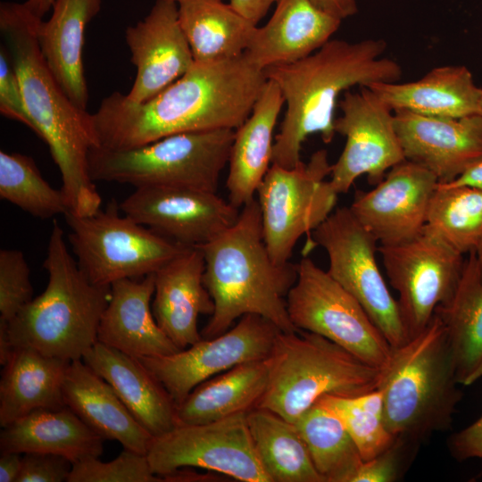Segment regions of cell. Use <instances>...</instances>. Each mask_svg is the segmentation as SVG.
<instances>
[{
  "label": "cell",
  "mask_w": 482,
  "mask_h": 482,
  "mask_svg": "<svg viewBox=\"0 0 482 482\" xmlns=\"http://www.w3.org/2000/svg\"><path fill=\"white\" fill-rule=\"evenodd\" d=\"M267 78L245 55L195 62L147 101L113 92L91 113L98 147L124 150L186 132L234 129L250 115Z\"/></svg>",
  "instance_id": "cell-1"
},
{
  "label": "cell",
  "mask_w": 482,
  "mask_h": 482,
  "mask_svg": "<svg viewBox=\"0 0 482 482\" xmlns=\"http://www.w3.org/2000/svg\"><path fill=\"white\" fill-rule=\"evenodd\" d=\"M42 21L23 4H0L1 36L21 83L31 130L46 142L59 169L68 211L91 215L102 204L88 168L89 152L98 147L91 113L72 103L46 62L37 38Z\"/></svg>",
  "instance_id": "cell-2"
},
{
  "label": "cell",
  "mask_w": 482,
  "mask_h": 482,
  "mask_svg": "<svg viewBox=\"0 0 482 482\" xmlns=\"http://www.w3.org/2000/svg\"><path fill=\"white\" fill-rule=\"evenodd\" d=\"M384 39L358 42L330 39L297 62L264 70L279 87L286 112L273 145L272 164L292 169L301 160L305 139L319 133L324 143L335 137V110L340 95L351 87L376 82H396L402 68L381 55Z\"/></svg>",
  "instance_id": "cell-3"
},
{
  "label": "cell",
  "mask_w": 482,
  "mask_h": 482,
  "mask_svg": "<svg viewBox=\"0 0 482 482\" xmlns=\"http://www.w3.org/2000/svg\"><path fill=\"white\" fill-rule=\"evenodd\" d=\"M198 248L204 259V284L214 303L203 338L223 334L246 314L262 316L282 332L297 331L287 306L297 264H277L271 259L256 199L240 209L232 226Z\"/></svg>",
  "instance_id": "cell-4"
},
{
  "label": "cell",
  "mask_w": 482,
  "mask_h": 482,
  "mask_svg": "<svg viewBox=\"0 0 482 482\" xmlns=\"http://www.w3.org/2000/svg\"><path fill=\"white\" fill-rule=\"evenodd\" d=\"M43 266L48 273L44 292L4 323L11 346L29 347L70 362L81 360L97 342L110 287L89 281L69 252L64 231L55 220Z\"/></svg>",
  "instance_id": "cell-5"
},
{
  "label": "cell",
  "mask_w": 482,
  "mask_h": 482,
  "mask_svg": "<svg viewBox=\"0 0 482 482\" xmlns=\"http://www.w3.org/2000/svg\"><path fill=\"white\" fill-rule=\"evenodd\" d=\"M444 325L435 314L428 325L392 348L382 369L384 420L394 436L420 444L447 430L462 397Z\"/></svg>",
  "instance_id": "cell-6"
},
{
  "label": "cell",
  "mask_w": 482,
  "mask_h": 482,
  "mask_svg": "<svg viewBox=\"0 0 482 482\" xmlns=\"http://www.w3.org/2000/svg\"><path fill=\"white\" fill-rule=\"evenodd\" d=\"M268 363V383L257 407L293 423L321 396L368 393L378 387L382 377V369L303 330L279 332Z\"/></svg>",
  "instance_id": "cell-7"
},
{
  "label": "cell",
  "mask_w": 482,
  "mask_h": 482,
  "mask_svg": "<svg viewBox=\"0 0 482 482\" xmlns=\"http://www.w3.org/2000/svg\"><path fill=\"white\" fill-rule=\"evenodd\" d=\"M234 129L186 132L124 150L93 147L94 181L141 187H179L217 192L229 163Z\"/></svg>",
  "instance_id": "cell-8"
},
{
  "label": "cell",
  "mask_w": 482,
  "mask_h": 482,
  "mask_svg": "<svg viewBox=\"0 0 482 482\" xmlns=\"http://www.w3.org/2000/svg\"><path fill=\"white\" fill-rule=\"evenodd\" d=\"M120 212L119 204L112 200L104 210L91 215L80 216L70 211L64 214L72 253L93 284L111 287L120 279L143 278L190 248Z\"/></svg>",
  "instance_id": "cell-9"
},
{
  "label": "cell",
  "mask_w": 482,
  "mask_h": 482,
  "mask_svg": "<svg viewBox=\"0 0 482 482\" xmlns=\"http://www.w3.org/2000/svg\"><path fill=\"white\" fill-rule=\"evenodd\" d=\"M328 153H313L292 169L271 164L256 195L263 238L277 264L290 262L297 241L310 235L333 212L338 194L327 177Z\"/></svg>",
  "instance_id": "cell-10"
},
{
  "label": "cell",
  "mask_w": 482,
  "mask_h": 482,
  "mask_svg": "<svg viewBox=\"0 0 482 482\" xmlns=\"http://www.w3.org/2000/svg\"><path fill=\"white\" fill-rule=\"evenodd\" d=\"M297 330L320 335L363 362L383 369L392 347L359 302L311 258L297 263V278L287 296Z\"/></svg>",
  "instance_id": "cell-11"
},
{
  "label": "cell",
  "mask_w": 482,
  "mask_h": 482,
  "mask_svg": "<svg viewBox=\"0 0 482 482\" xmlns=\"http://www.w3.org/2000/svg\"><path fill=\"white\" fill-rule=\"evenodd\" d=\"M308 244V248L324 249L328 274L359 302L392 348L410 339L397 300L378 265V241L349 207L333 212L310 235Z\"/></svg>",
  "instance_id": "cell-12"
},
{
  "label": "cell",
  "mask_w": 482,
  "mask_h": 482,
  "mask_svg": "<svg viewBox=\"0 0 482 482\" xmlns=\"http://www.w3.org/2000/svg\"><path fill=\"white\" fill-rule=\"evenodd\" d=\"M246 413L204 424L176 425L154 436L146 453L152 470L161 477L190 467L243 482H270L256 455Z\"/></svg>",
  "instance_id": "cell-13"
},
{
  "label": "cell",
  "mask_w": 482,
  "mask_h": 482,
  "mask_svg": "<svg viewBox=\"0 0 482 482\" xmlns=\"http://www.w3.org/2000/svg\"><path fill=\"white\" fill-rule=\"evenodd\" d=\"M378 253L390 285L399 295L397 303L411 338L453 295L464 264L462 254L425 227L409 241L379 245Z\"/></svg>",
  "instance_id": "cell-14"
},
{
  "label": "cell",
  "mask_w": 482,
  "mask_h": 482,
  "mask_svg": "<svg viewBox=\"0 0 482 482\" xmlns=\"http://www.w3.org/2000/svg\"><path fill=\"white\" fill-rule=\"evenodd\" d=\"M281 330L267 319L246 314L223 334L188 348L137 359L160 381L176 406L202 382L238 364L265 360Z\"/></svg>",
  "instance_id": "cell-15"
},
{
  "label": "cell",
  "mask_w": 482,
  "mask_h": 482,
  "mask_svg": "<svg viewBox=\"0 0 482 482\" xmlns=\"http://www.w3.org/2000/svg\"><path fill=\"white\" fill-rule=\"evenodd\" d=\"M347 90L339 101L342 115L335 120L336 133L345 137V147L332 164L329 182L346 193L362 175L378 184L387 171L405 160L394 112L369 87Z\"/></svg>",
  "instance_id": "cell-16"
},
{
  "label": "cell",
  "mask_w": 482,
  "mask_h": 482,
  "mask_svg": "<svg viewBox=\"0 0 482 482\" xmlns=\"http://www.w3.org/2000/svg\"><path fill=\"white\" fill-rule=\"evenodd\" d=\"M119 207L160 236L190 248L229 229L240 212L217 192L179 187H136Z\"/></svg>",
  "instance_id": "cell-17"
},
{
  "label": "cell",
  "mask_w": 482,
  "mask_h": 482,
  "mask_svg": "<svg viewBox=\"0 0 482 482\" xmlns=\"http://www.w3.org/2000/svg\"><path fill=\"white\" fill-rule=\"evenodd\" d=\"M437 184L428 170L404 160L373 189L357 192L349 209L379 245L403 243L422 232Z\"/></svg>",
  "instance_id": "cell-18"
},
{
  "label": "cell",
  "mask_w": 482,
  "mask_h": 482,
  "mask_svg": "<svg viewBox=\"0 0 482 482\" xmlns=\"http://www.w3.org/2000/svg\"><path fill=\"white\" fill-rule=\"evenodd\" d=\"M125 41L137 69L134 83L126 94L134 102L154 97L195 64L175 1L156 0L143 20L127 28Z\"/></svg>",
  "instance_id": "cell-19"
},
{
  "label": "cell",
  "mask_w": 482,
  "mask_h": 482,
  "mask_svg": "<svg viewBox=\"0 0 482 482\" xmlns=\"http://www.w3.org/2000/svg\"><path fill=\"white\" fill-rule=\"evenodd\" d=\"M396 132L405 160L448 183L482 161V118H441L394 111Z\"/></svg>",
  "instance_id": "cell-20"
},
{
  "label": "cell",
  "mask_w": 482,
  "mask_h": 482,
  "mask_svg": "<svg viewBox=\"0 0 482 482\" xmlns=\"http://www.w3.org/2000/svg\"><path fill=\"white\" fill-rule=\"evenodd\" d=\"M204 259L187 248L154 272L152 311L159 327L180 349L200 341V315H212L213 300L204 284Z\"/></svg>",
  "instance_id": "cell-21"
},
{
  "label": "cell",
  "mask_w": 482,
  "mask_h": 482,
  "mask_svg": "<svg viewBox=\"0 0 482 482\" xmlns=\"http://www.w3.org/2000/svg\"><path fill=\"white\" fill-rule=\"evenodd\" d=\"M341 21L310 0H278L268 22L255 27L244 55L263 71L297 62L329 41Z\"/></svg>",
  "instance_id": "cell-22"
},
{
  "label": "cell",
  "mask_w": 482,
  "mask_h": 482,
  "mask_svg": "<svg viewBox=\"0 0 482 482\" xmlns=\"http://www.w3.org/2000/svg\"><path fill=\"white\" fill-rule=\"evenodd\" d=\"M154 273L113 282L100 320L97 342L137 358L179 352L154 319Z\"/></svg>",
  "instance_id": "cell-23"
},
{
  "label": "cell",
  "mask_w": 482,
  "mask_h": 482,
  "mask_svg": "<svg viewBox=\"0 0 482 482\" xmlns=\"http://www.w3.org/2000/svg\"><path fill=\"white\" fill-rule=\"evenodd\" d=\"M81 360L112 386L153 436L162 435L177 425L175 403L137 357L96 342Z\"/></svg>",
  "instance_id": "cell-24"
},
{
  "label": "cell",
  "mask_w": 482,
  "mask_h": 482,
  "mask_svg": "<svg viewBox=\"0 0 482 482\" xmlns=\"http://www.w3.org/2000/svg\"><path fill=\"white\" fill-rule=\"evenodd\" d=\"M283 104L279 87L267 79L250 115L235 130L226 186L229 201L239 209L255 199L272 164L273 133Z\"/></svg>",
  "instance_id": "cell-25"
},
{
  "label": "cell",
  "mask_w": 482,
  "mask_h": 482,
  "mask_svg": "<svg viewBox=\"0 0 482 482\" xmlns=\"http://www.w3.org/2000/svg\"><path fill=\"white\" fill-rule=\"evenodd\" d=\"M62 393L66 406L104 440L118 441L123 449L146 455L154 436L82 360L71 362Z\"/></svg>",
  "instance_id": "cell-26"
},
{
  "label": "cell",
  "mask_w": 482,
  "mask_h": 482,
  "mask_svg": "<svg viewBox=\"0 0 482 482\" xmlns=\"http://www.w3.org/2000/svg\"><path fill=\"white\" fill-rule=\"evenodd\" d=\"M101 0H55L48 21H41L37 38L54 79L81 110L89 99L84 73L85 29L99 12Z\"/></svg>",
  "instance_id": "cell-27"
},
{
  "label": "cell",
  "mask_w": 482,
  "mask_h": 482,
  "mask_svg": "<svg viewBox=\"0 0 482 482\" xmlns=\"http://www.w3.org/2000/svg\"><path fill=\"white\" fill-rule=\"evenodd\" d=\"M367 87L393 112L441 118L478 114L480 88L463 65L436 67L415 81L376 82Z\"/></svg>",
  "instance_id": "cell-28"
},
{
  "label": "cell",
  "mask_w": 482,
  "mask_h": 482,
  "mask_svg": "<svg viewBox=\"0 0 482 482\" xmlns=\"http://www.w3.org/2000/svg\"><path fill=\"white\" fill-rule=\"evenodd\" d=\"M70 363L29 347L13 348L0 380L1 427L38 409L66 406L62 386Z\"/></svg>",
  "instance_id": "cell-29"
},
{
  "label": "cell",
  "mask_w": 482,
  "mask_h": 482,
  "mask_svg": "<svg viewBox=\"0 0 482 482\" xmlns=\"http://www.w3.org/2000/svg\"><path fill=\"white\" fill-rule=\"evenodd\" d=\"M104 439L68 406L38 409L2 428L1 452L46 453L66 457L72 463L99 458Z\"/></svg>",
  "instance_id": "cell-30"
},
{
  "label": "cell",
  "mask_w": 482,
  "mask_h": 482,
  "mask_svg": "<svg viewBox=\"0 0 482 482\" xmlns=\"http://www.w3.org/2000/svg\"><path fill=\"white\" fill-rule=\"evenodd\" d=\"M435 314L444 325L459 384H473L482 377V277L474 251L453 295Z\"/></svg>",
  "instance_id": "cell-31"
},
{
  "label": "cell",
  "mask_w": 482,
  "mask_h": 482,
  "mask_svg": "<svg viewBox=\"0 0 482 482\" xmlns=\"http://www.w3.org/2000/svg\"><path fill=\"white\" fill-rule=\"evenodd\" d=\"M265 360L238 364L196 386L176 406L177 425L204 424L257 407L268 383Z\"/></svg>",
  "instance_id": "cell-32"
},
{
  "label": "cell",
  "mask_w": 482,
  "mask_h": 482,
  "mask_svg": "<svg viewBox=\"0 0 482 482\" xmlns=\"http://www.w3.org/2000/svg\"><path fill=\"white\" fill-rule=\"evenodd\" d=\"M179 20L195 62L244 54L257 25L222 0H179Z\"/></svg>",
  "instance_id": "cell-33"
},
{
  "label": "cell",
  "mask_w": 482,
  "mask_h": 482,
  "mask_svg": "<svg viewBox=\"0 0 482 482\" xmlns=\"http://www.w3.org/2000/svg\"><path fill=\"white\" fill-rule=\"evenodd\" d=\"M246 420L256 455L270 482H324L295 423L260 407L249 411Z\"/></svg>",
  "instance_id": "cell-34"
},
{
  "label": "cell",
  "mask_w": 482,
  "mask_h": 482,
  "mask_svg": "<svg viewBox=\"0 0 482 482\" xmlns=\"http://www.w3.org/2000/svg\"><path fill=\"white\" fill-rule=\"evenodd\" d=\"M295 425L324 482H353L363 460L341 420L316 403Z\"/></svg>",
  "instance_id": "cell-35"
},
{
  "label": "cell",
  "mask_w": 482,
  "mask_h": 482,
  "mask_svg": "<svg viewBox=\"0 0 482 482\" xmlns=\"http://www.w3.org/2000/svg\"><path fill=\"white\" fill-rule=\"evenodd\" d=\"M425 228L462 255L475 251L482 239V190L438 183Z\"/></svg>",
  "instance_id": "cell-36"
},
{
  "label": "cell",
  "mask_w": 482,
  "mask_h": 482,
  "mask_svg": "<svg viewBox=\"0 0 482 482\" xmlns=\"http://www.w3.org/2000/svg\"><path fill=\"white\" fill-rule=\"evenodd\" d=\"M0 197L39 219L68 212L62 189L51 187L31 157L18 153L0 152Z\"/></svg>",
  "instance_id": "cell-37"
},
{
  "label": "cell",
  "mask_w": 482,
  "mask_h": 482,
  "mask_svg": "<svg viewBox=\"0 0 482 482\" xmlns=\"http://www.w3.org/2000/svg\"><path fill=\"white\" fill-rule=\"evenodd\" d=\"M317 403L341 420L363 461L378 455L393 443L395 436L384 420V397L379 387L350 397L326 395Z\"/></svg>",
  "instance_id": "cell-38"
},
{
  "label": "cell",
  "mask_w": 482,
  "mask_h": 482,
  "mask_svg": "<svg viewBox=\"0 0 482 482\" xmlns=\"http://www.w3.org/2000/svg\"><path fill=\"white\" fill-rule=\"evenodd\" d=\"M145 454L123 449L110 461L97 457L72 463L67 482H158Z\"/></svg>",
  "instance_id": "cell-39"
},
{
  "label": "cell",
  "mask_w": 482,
  "mask_h": 482,
  "mask_svg": "<svg viewBox=\"0 0 482 482\" xmlns=\"http://www.w3.org/2000/svg\"><path fill=\"white\" fill-rule=\"evenodd\" d=\"M29 273L21 251L0 250V322L9 323L33 299Z\"/></svg>",
  "instance_id": "cell-40"
},
{
  "label": "cell",
  "mask_w": 482,
  "mask_h": 482,
  "mask_svg": "<svg viewBox=\"0 0 482 482\" xmlns=\"http://www.w3.org/2000/svg\"><path fill=\"white\" fill-rule=\"evenodd\" d=\"M420 444L401 436L373 458L363 461L353 482H394L402 478Z\"/></svg>",
  "instance_id": "cell-41"
},
{
  "label": "cell",
  "mask_w": 482,
  "mask_h": 482,
  "mask_svg": "<svg viewBox=\"0 0 482 482\" xmlns=\"http://www.w3.org/2000/svg\"><path fill=\"white\" fill-rule=\"evenodd\" d=\"M0 112L32 129L21 83L4 45L0 47Z\"/></svg>",
  "instance_id": "cell-42"
},
{
  "label": "cell",
  "mask_w": 482,
  "mask_h": 482,
  "mask_svg": "<svg viewBox=\"0 0 482 482\" xmlns=\"http://www.w3.org/2000/svg\"><path fill=\"white\" fill-rule=\"evenodd\" d=\"M72 462L64 456L46 453H26L16 482L68 481Z\"/></svg>",
  "instance_id": "cell-43"
},
{
  "label": "cell",
  "mask_w": 482,
  "mask_h": 482,
  "mask_svg": "<svg viewBox=\"0 0 482 482\" xmlns=\"http://www.w3.org/2000/svg\"><path fill=\"white\" fill-rule=\"evenodd\" d=\"M451 454L459 461L482 458V417L448 439Z\"/></svg>",
  "instance_id": "cell-44"
},
{
  "label": "cell",
  "mask_w": 482,
  "mask_h": 482,
  "mask_svg": "<svg viewBox=\"0 0 482 482\" xmlns=\"http://www.w3.org/2000/svg\"><path fill=\"white\" fill-rule=\"evenodd\" d=\"M278 0H229V4L253 24L264 18L273 4Z\"/></svg>",
  "instance_id": "cell-45"
},
{
  "label": "cell",
  "mask_w": 482,
  "mask_h": 482,
  "mask_svg": "<svg viewBox=\"0 0 482 482\" xmlns=\"http://www.w3.org/2000/svg\"><path fill=\"white\" fill-rule=\"evenodd\" d=\"M310 1L320 10L341 21L354 15L358 11L356 0H310Z\"/></svg>",
  "instance_id": "cell-46"
},
{
  "label": "cell",
  "mask_w": 482,
  "mask_h": 482,
  "mask_svg": "<svg viewBox=\"0 0 482 482\" xmlns=\"http://www.w3.org/2000/svg\"><path fill=\"white\" fill-rule=\"evenodd\" d=\"M220 473L206 471L205 473L196 472L190 470V467L181 468L170 473L161 476L162 481L169 482H213L221 481Z\"/></svg>",
  "instance_id": "cell-47"
},
{
  "label": "cell",
  "mask_w": 482,
  "mask_h": 482,
  "mask_svg": "<svg viewBox=\"0 0 482 482\" xmlns=\"http://www.w3.org/2000/svg\"><path fill=\"white\" fill-rule=\"evenodd\" d=\"M22 463V453L16 452H1L0 482H16Z\"/></svg>",
  "instance_id": "cell-48"
},
{
  "label": "cell",
  "mask_w": 482,
  "mask_h": 482,
  "mask_svg": "<svg viewBox=\"0 0 482 482\" xmlns=\"http://www.w3.org/2000/svg\"><path fill=\"white\" fill-rule=\"evenodd\" d=\"M445 186H470L482 190V161L469 168L454 180L441 183Z\"/></svg>",
  "instance_id": "cell-49"
},
{
  "label": "cell",
  "mask_w": 482,
  "mask_h": 482,
  "mask_svg": "<svg viewBox=\"0 0 482 482\" xmlns=\"http://www.w3.org/2000/svg\"><path fill=\"white\" fill-rule=\"evenodd\" d=\"M55 0H27L25 8L37 19L43 20L45 14L53 8Z\"/></svg>",
  "instance_id": "cell-50"
},
{
  "label": "cell",
  "mask_w": 482,
  "mask_h": 482,
  "mask_svg": "<svg viewBox=\"0 0 482 482\" xmlns=\"http://www.w3.org/2000/svg\"><path fill=\"white\" fill-rule=\"evenodd\" d=\"M474 252L476 254V258L478 260V263L481 277H482V239Z\"/></svg>",
  "instance_id": "cell-51"
},
{
  "label": "cell",
  "mask_w": 482,
  "mask_h": 482,
  "mask_svg": "<svg viewBox=\"0 0 482 482\" xmlns=\"http://www.w3.org/2000/svg\"><path fill=\"white\" fill-rule=\"evenodd\" d=\"M478 114L482 118V88H480L479 99H478Z\"/></svg>",
  "instance_id": "cell-52"
},
{
  "label": "cell",
  "mask_w": 482,
  "mask_h": 482,
  "mask_svg": "<svg viewBox=\"0 0 482 482\" xmlns=\"http://www.w3.org/2000/svg\"><path fill=\"white\" fill-rule=\"evenodd\" d=\"M172 1L178 2V1H179V0H172Z\"/></svg>",
  "instance_id": "cell-53"
}]
</instances>
